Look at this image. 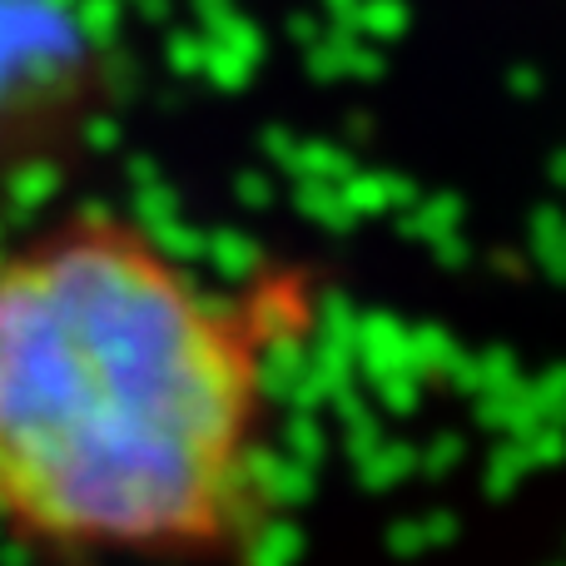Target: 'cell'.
Wrapping results in <instances>:
<instances>
[{
    "label": "cell",
    "mask_w": 566,
    "mask_h": 566,
    "mask_svg": "<svg viewBox=\"0 0 566 566\" xmlns=\"http://www.w3.org/2000/svg\"><path fill=\"white\" fill-rule=\"evenodd\" d=\"M269 313L115 214L0 249V527L219 562L264 532Z\"/></svg>",
    "instance_id": "cell-1"
}]
</instances>
